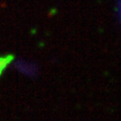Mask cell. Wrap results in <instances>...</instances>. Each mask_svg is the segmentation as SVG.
<instances>
[{
	"label": "cell",
	"mask_w": 121,
	"mask_h": 121,
	"mask_svg": "<svg viewBox=\"0 0 121 121\" xmlns=\"http://www.w3.org/2000/svg\"><path fill=\"white\" fill-rule=\"evenodd\" d=\"M13 59V55H8V56H2L0 57V75L2 74L6 67L12 62V60Z\"/></svg>",
	"instance_id": "cell-1"
}]
</instances>
